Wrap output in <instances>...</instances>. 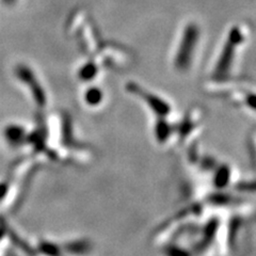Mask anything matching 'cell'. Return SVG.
<instances>
[{
    "label": "cell",
    "mask_w": 256,
    "mask_h": 256,
    "mask_svg": "<svg viewBox=\"0 0 256 256\" xmlns=\"http://www.w3.org/2000/svg\"><path fill=\"white\" fill-rule=\"evenodd\" d=\"M126 90L132 95L137 96L146 104L156 118H168L172 114V106L169 102L157 94L143 89L140 84L136 82H127Z\"/></svg>",
    "instance_id": "cell-1"
},
{
    "label": "cell",
    "mask_w": 256,
    "mask_h": 256,
    "mask_svg": "<svg viewBox=\"0 0 256 256\" xmlns=\"http://www.w3.org/2000/svg\"><path fill=\"white\" fill-rule=\"evenodd\" d=\"M200 30L196 24H189L184 30V34L178 54L175 57V68L180 72L187 70L192 62L194 48L198 41Z\"/></svg>",
    "instance_id": "cell-2"
},
{
    "label": "cell",
    "mask_w": 256,
    "mask_h": 256,
    "mask_svg": "<svg viewBox=\"0 0 256 256\" xmlns=\"http://www.w3.org/2000/svg\"><path fill=\"white\" fill-rule=\"evenodd\" d=\"M242 40H244L242 34L238 27H233L230 29L228 41L226 45H224L222 54L218 60L217 66H216V72H214L216 76L222 77L230 70L232 62H233V59H234L236 47L242 42Z\"/></svg>",
    "instance_id": "cell-3"
},
{
    "label": "cell",
    "mask_w": 256,
    "mask_h": 256,
    "mask_svg": "<svg viewBox=\"0 0 256 256\" xmlns=\"http://www.w3.org/2000/svg\"><path fill=\"white\" fill-rule=\"evenodd\" d=\"M64 254L70 256H86L93 250V244L89 239L70 240L61 244Z\"/></svg>",
    "instance_id": "cell-4"
},
{
    "label": "cell",
    "mask_w": 256,
    "mask_h": 256,
    "mask_svg": "<svg viewBox=\"0 0 256 256\" xmlns=\"http://www.w3.org/2000/svg\"><path fill=\"white\" fill-rule=\"evenodd\" d=\"M18 73L20 78L24 80V82L30 84V88L32 92H34V95L36 96V100L40 106H45L46 105V95L44 90L42 89V86H40V84L36 82V79L34 78V74L31 73V70L28 68L22 66L18 70Z\"/></svg>",
    "instance_id": "cell-5"
},
{
    "label": "cell",
    "mask_w": 256,
    "mask_h": 256,
    "mask_svg": "<svg viewBox=\"0 0 256 256\" xmlns=\"http://www.w3.org/2000/svg\"><path fill=\"white\" fill-rule=\"evenodd\" d=\"M232 169L228 164H221L212 170V186L217 190H224L230 185Z\"/></svg>",
    "instance_id": "cell-6"
},
{
    "label": "cell",
    "mask_w": 256,
    "mask_h": 256,
    "mask_svg": "<svg viewBox=\"0 0 256 256\" xmlns=\"http://www.w3.org/2000/svg\"><path fill=\"white\" fill-rule=\"evenodd\" d=\"M175 132V126H173L168 118H156L154 125V136L159 144H166Z\"/></svg>",
    "instance_id": "cell-7"
},
{
    "label": "cell",
    "mask_w": 256,
    "mask_h": 256,
    "mask_svg": "<svg viewBox=\"0 0 256 256\" xmlns=\"http://www.w3.org/2000/svg\"><path fill=\"white\" fill-rule=\"evenodd\" d=\"M84 104H86L89 107H98L100 106L102 102L104 100V93L98 86H91L86 89L84 95Z\"/></svg>",
    "instance_id": "cell-8"
},
{
    "label": "cell",
    "mask_w": 256,
    "mask_h": 256,
    "mask_svg": "<svg viewBox=\"0 0 256 256\" xmlns=\"http://www.w3.org/2000/svg\"><path fill=\"white\" fill-rule=\"evenodd\" d=\"M98 68L94 62H88L84 64V66L78 70V77L82 82H89L95 78L96 75H98Z\"/></svg>",
    "instance_id": "cell-9"
},
{
    "label": "cell",
    "mask_w": 256,
    "mask_h": 256,
    "mask_svg": "<svg viewBox=\"0 0 256 256\" xmlns=\"http://www.w3.org/2000/svg\"><path fill=\"white\" fill-rule=\"evenodd\" d=\"M164 253L166 256H194V253L190 250L176 244H170L169 246H166Z\"/></svg>",
    "instance_id": "cell-10"
}]
</instances>
